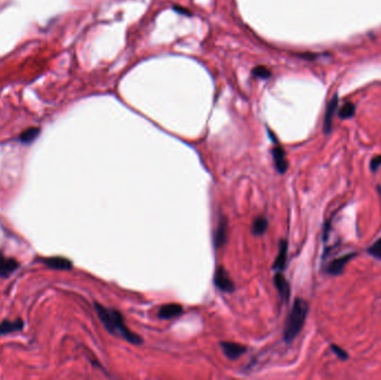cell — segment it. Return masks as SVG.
<instances>
[{
  "label": "cell",
  "mask_w": 381,
  "mask_h": 380,
  "mask_svg": "<svg viewBox=\"0 0 381 380\" xmlns=\"http://www.w3.org/2000/svg\"><path fill=\"white\" fill-rule=\"evenodd\" d=\"M272 156H273V162H274L276 171H278L280 174H284L285 172L288 171L289 163L287 160V156H285V152L283 150V147L279 145V144H275L273 148H272Z\"/></svg>",
  "instance_id": "cell-6"
},
{
  "label": "cell",
  "mask_w": 381,
  "mask_h": 380,
  "mask_svg": "<svg viewBox=\"0 0 381 380\" xmlns=\"http://www.w3.org/2000/svg\"><path fill=\"white\" fill-rule=\"evenodd\" d=\"M331 349L333 350V352H334L335 355L338 356V358H339L340 360L344 361V360L349 359L348 352H347V351H344V350L342 349V348H340L338 345H332V346H331Z\"/></svg>",
  "instance_id": "cell-20"
},
{
  "label": "cell",
  "mask_w": 381,
  "mask_h": 380,
  "mask_svg": "<svg viewBox=\"0 0 381 380\" xmlns=\"http://www.w3.org/2000/svg\"><path fill=\"white\" fill-rule=\"evenodd\" d=\"M377 190H378V194H379V196H380V200H381V187H380V185H379V187L377 188Z\"/></svg>",
  "instance_id": "cell-23"
},
{
  "label": "cell",
  "mask_w": 381,
  "mask_h": 380,
  "mask_svg": "<svg viewBox=\"0 0 381 380\" xmlns=\"http://www.w3.org/2000/svg\"><path fill=\"white\" fill-rule=\"evenodd\" d=\"M339 105V96L337 94H334L332 98L330 99L328 105H326L324 120H323V133L325 135H329L332 129V123L335 113H337Z\"/></svg>",
  "instance_id": "cell-5"
},
{
  "label": "cell",
  "mask_w": 381,
  "mask_h": 380,
  "mask_svg": "<svg viewBox=\"0 0 381 380\" xmlns=\"http://www.w3.org/2000/svg\"><path fill=\"white\" fill-rule=\"evenodd\" d=\"M221 348L223 350L224 355L228 357L231 360H235L241 357L242 355L246 354L247 351V347L243 345H240V343H235V342H221Z\"/></svg>",
  "instance_id": "cell-8"
},
{
  "label": "cell",
  "mask_w": 381,
  "mask_h": 380,
  "mask_svg": "<svg viewBox=\"0 0 381 380\" xmlns=\"http://www.w3.org/2000/svg\"><path fill=\"white\" fill-rule=\"evenodd\" d=\"M338 115L341 120H350L356 115V105L351 102L344 103L338 112Z\"/></svg>",
  "instance_id": "cell-17"
},
{
  "label": "cell",
  "mask_w": 381,
  "mask_h": 380,
  "mask_svg": "<svg viewBox=\"0 0 381 380\" xmlns=\"http://www.w3.org/2000/svg\"><path fill=\"white\" fill-rule=\"evenodd\" d=\"M174 9H175V11H178L180 13H183V15H190V11H189L188 9H185V8L176 6V7H174Z\"/></svg>",
  "instance_id": "cell-22"
},
{
  "label": "cell",
  "mask_w": 381,
  "mask_h": 380,
  "mask_svg": "<svg viewBox=\"0 0 381 380\" xmlns=\"http://www.w3.org/2000/svg\"><path fill=\"white\" fill-rule=\"evenodd\" d=\"M20 264L13 257H7L0 251V277L8 278L19 268Z\"/></svg>",
  "instance_id": "cell-7"
},
{
  "label": "cell",
  "mask_w": 381,
  "mask_h": 380,
  "mask_svg": "<svg viewBox=\"0 0 381 380\" xmlns=\"http://www.w3.org/2000/svg\"><path fill=\"white\" fill-rule=\"evenodd\" d=\"M279 253L278 256L274 261V265L273 269L276 271H281L285 269V265H287V257H288V241L287 240H281L280 241V246H279Z\"/></svg>",
  "instance_id": "cell-13"
},
{
  "label": "cell",
  "mask_w": 381,
  "mask_h": 380,
  "mask_svg": "<svg viewBox=\"0 0 381 380\" xmlns=\"http://www.w3.org/2000/svg\"><path fill=\"white\" fill-rule=\"evenodd\" d=\"M214 282L215 286L223 292H232L234 291V283L231 280L230 275L223 266L220 265L216 268L215 275H214Z\"/></svg>",
  "instance_id": "cell-4"
},
{
  "label": "cell",
  "mask_w": 381,
  "mask_h": 380,
  "mask_svg": "<svg viewBox=\"0 0 381 380\" xmlns=\"http://www.w3.org/2000/svg\"><path fill=\"white\" fill-rule=\"evenodd\" d=\"M39 134H40L39 127H29V128H27L26 130H24V132L19 135V137H18V141L24 143V144H30L38 137Z\"/></svg>",
  "instance_id": "cell-15"
},
{
  "label": "cell",
  "mask_w": 381,
  "mask_h": 380,
  "mask_svg": "<svg viewBox=\"0 0 381 380\" xmlns=\"http://www.w3.org/2000/svg\"><path fill=\"white\" fill-rule=\"evenodd\" d=\"M308 314H309V304L301 298H297L285 322L283 334L285 342H292L300 333L306 323Z\"/></svg>",
  "instance_id": "cell-2"
},
{
  "label": "cell",
  "mask_w": 381,
  "mask_h": 380,
  "mask_svg": "<svg viewBox=\"0 0 381 380\" xmlns=\"http://www.w3.org/2000/svg\"><path fill=\"white\" fill-rule=\"evenodd\" d=\"M356 256H357L356 252H350L339 257H335V259L329 262L328 266H326V272H328V274L330 275H340L343 272L344 269H346V266L349 262Z\"/></svg>",
  "instance_id": "cell-3"
},
{
  "label": "cell",
  "mask_w": 381,
  "mask_h": 380,
  "mask_svg": "<svg viewBox=\"0 0 381 380\" xmlns=\"http://www.w3.org/2000/svg\"><path fill=\"white\" fill-rule=\"evenodd\" d=\"M95 309H96L99 319H101L102 323L105 325L108 332L124 338L125 340L133 343V345H140L143 342V339L138 334L130 331L128 327H126L123 316L119 311L108 309V308L104 307L103 305L97 304V302H95Z\"/></svg>",
  "instance_id": "cell-1"
},
{
  "label": "cell",
  "mask_w": 381,
  "mask_h": 380,
  "mask_svg": "<svg viewBox=\"0 0 381 380\" xmlns=\"http://www.w3.org/2000/svg\"><path fill=\"white\" fill-rule=\"evenodd\" d=\"M252 75L257 77V78L267 79L271 76V71L267 69L265 66H256L255 68L252 70Z\"/></svg>",
  "instance_id": "cell-19"
},
{
  "label": "cell",
  "mask_w": 381,
  "mask_h": 380,
  "mask_svg": "<svg viewBox=\"0 0 381 380\" xmlns=\"http://www.w3.org/2000/svg\"><path fill=\"white\" fill-rule=\"evenodd\" d=\"M42 261L45 265L54 270H70L72 268L71 261L63 256L45 257Z\"/></svg>",
  "instance_id": "cell-10"
},
{
  "label": "cell",
  "mask_w": 381,
  "mask_h": 380,
  "mask_svg": "<svg viewBox=\"0 0 381 380\" xmlns=\"http://www.w3.org/2000/svg\"><path fill=\"white\" fill-rule=\"evenodd\" d=\"M379 167H381V155H377L371 158L370 161V170L373 172H377Z\"/></svg>",
  "instance_id": "cell-21"
},
{
  "label": "cell",
  "mask_w": 381,
  "mask_h": 380,
  "mask_svg": "<svg viewBox=\"0 0 381 380\" xmlns=\"http://www.w3.org/2000/svg\"><path fill=\"white\" fill-rule=\"evenodd\" d=\"M228 239V221L225 218H221L217 230L214 235V244L216 248H222Z\"/></svg>",
  "instance_id": "cell-14"
},
{
  "label": "cell",
  "mask_w": 381,
  "mask_h": 380,
  "mask_svg": "<svg viewBox=\"0 0 381 380\" xmlns=\"http://www.w3.org/2000/svg\"><path fill=\"white\" fill-rule=\"evenodd\" d=\"M24 321L19 318L15 320H3L2 322L0 323V336L21 331V330L24 329Z\"/></svg>",
  "instance_id": "cell-12"
},
{
  "label": "cell",
  "mask_w": 381,
  "mask_h": 380,
  "mask_svg": "<svg viewBox=\"0 0 381 380\" xmlns=\"http://www.w3.org/2000/svg\"><path fill=\"white\" fill-rule=\"evenodd\" d=\"M273 280H274L275 288L278 289L281 299L285 302L289 301L290 293L291 292H290V284L288 282V280L285 279V277L282 274L281 271H278V272L275 273Z\"/></svg>",
  "instance_id": "cell-9"
},
{
  "label": "cell",
  "mask_w": 381,
  "mask_h": 380,
  "mask_svg": "<svg viewBox=\"0 0 381 380\" xmlns=\"http://www.w3.org/2000/svg\"><path fill=\"white\" fill-rule=\"evenodd\" d=\"M183 314V307L178 304H169L162 306L158 310V318L161 319H172L176 318Z\"/></svg>",
  "instance_id": "cell-11"
},
{
  "label": "cell",
  "mask_w": 381,
  "mask_h": 380,
  "mask_svg": "<svg viewBox=\"0 0 381 380\" xmlns=\"http://www.w3.org/2000/svg\"><path fill=\"white\" fill-rule=\"evenodd\" d=\"M367 252H368L371 256L376 257V259L381 260V238H379L377 241L371 244Z\"/></svg>",
  "instance_id": "cell-18"
},
{
  "label": "cell",
  "mask_w": 381,
  "mask_h": 380,
  "mask_svg": "<svg viewBox=\"0 0 381 380\" xmlns=\"http://www.w3.org/2000/svg\"><path fill=\"white\" fill-rule=\"evenodd\" d=\"M267 225H269V223H267V220L264 218V216H257V218H255L253 221L252 233L254 235H256V237L262 235L266 231Z\"/></svg>",
  "instance_id": "cell-16"
}]
</instances>
